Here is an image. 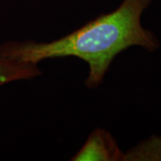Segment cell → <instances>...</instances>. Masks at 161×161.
<instances>
[{
    "instance_id": "cell-1",
    "label": "cell",
    "mask_w": 161,
    "mask_h": 161,
    "mask_svg": "<svg viewBox=\"0 0 161 161\" xmlns=\"http://www.w3.org/2000/svg\"><path fill=\"white\" fill-rule=\"evenodd\" d=\"M151 0H124L109 14H101L70 34L51 42L6 41L0 45V58L37 64L48 58L75 57L90 66L85 80L88 88H96L114 58L129 47L140 46L155 51L159 43L141 23L143 11Z\"/></svg>"
},
{
    "instance_id": "cell-3",
    "label": "cell",
    "mask_w": 161,
    "mask_h": 161,
    "mask_svg": "<svg viewBox=\"0 0 161 161\" xmlns=\"http://www.w3.org/2000/svg\"><path fill=\"white\" fill-rule=\"evenodd\" d=\"M41 75L37 64L0 58V87L12 81L29 80Z\"/></svg>"
},
{
    "instance_id": "cell-2",
    "label": "cell",
    "mask_w": 161,
    "mask_h": 161,
    "mask_svg": "<svg viewBox=\"0 0 161 161\" xmlns=\"http://www.w3.org/2000/svg\"><path fill=\"white\" fill-rule=\"evenodd\" d=\"M71 160H125V154L109 132L105 129H96Z\"/></svg>"
}]
</instances>
